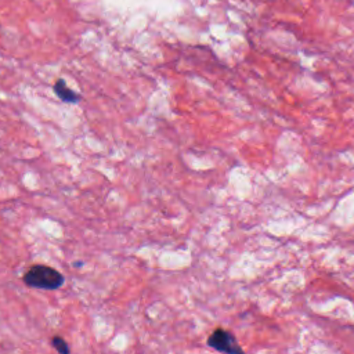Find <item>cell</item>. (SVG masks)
<instances>
[{"instance_id":"obj_2","label":"cell","mask_w":354,"mask_h":354,"mask_svg":"<svg viewBox=\"0 0 354 354\" xmlns=\"http://www.w3.org/2000/svg\"><path fill=\"white\" fill-rule=\"evenodd\" d=\"M207 344L217 350V351H224V353H242V347L238 344L234 333L225 330V329H216L209 337H207Z\"/></svg>"},{"instance_id":"obj_1","label":"cell","mask_w":354,"mask_h":354,"mask_svg":"<svg viewBox=\"0 0 354 354\" xmlns=\"http://www.w3.org/2000/svg\"><path fill=\"white\" fill-rule=\"evenodd\" d=\"M24 282L30 288L54 290L64 285L65 278L58 270L50 266L35 264L24 274Z\"/></svg>"},{"instance_id":"obj_4","label":"cell","mask_w":354,"mask_h":354,"mask_svg":"<svg viewBox=\"0 0 354 354\" xmlns=\"http://www.w3.org/2000/svg\"><path fill=\"white\" fill-rule=\"evenodd\" d=\"M51 344H53V347H54L58 353H61V354H69V346H68V343H66L61 336H54V337L51 339Z\"/></svg>"},{"instance_id":"obj_3","label":"cell","mask_w":354,"mask_h":354,"mask_svg":"<svg viewBox=\"0 0 354 354\" xmlns=\"http://www.w3.org/2000/svg\"><path fill=\"white\" fill-rule=\"evenodd\" d=\"M54 93L57 94V97L61 101L68 102V104H76L80 100V95L77 93H75L72 88H69L64 79H58L54 83Z\"/></svg>"}]
</instances>
